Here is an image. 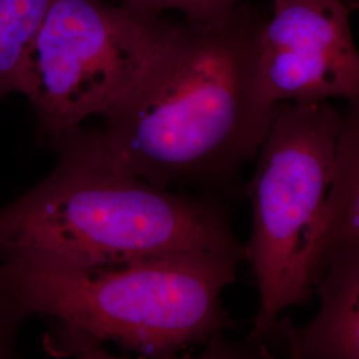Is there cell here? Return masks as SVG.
Here are the masks:
<instances>
[{"label": "cell", "mask_w": 359, "mask_h": 359, "mask_svg": "<svg viewBox=\"0 0 359 359\" xmlns=\"http://www.w3.org/2000/svg\"><path fill=\"white\" fill-rule=\"evenodd\" d=\"M262 19L240 4L210 20L179 22L165 51L96 130L120 167L169 189L225 179L256 158L278 107L259 90Z\"/></svg>", "instance_id": "6da1fadb"}, {"label": "cell", "mask_w": 359, "mask_h": 359, "mask_svg": "<svg viewBox=\"0 0 359 359\" xmlns=\"http://www.w3.org/2000/svg\"><path fill=\"white\" fill-rule=\"evenodd\" d=\"M285 339H286V344H287L289 359H304L302 358V355L298 353V350H297V347L294 346V344H293L290 339H287V338H285Z\"/></svg>", "instance_id": "5bb4252c"}, {"label": "cell", "mask_w": 359, "mask_h": 359, "mask_svg": "<svg viewBox=\"0 0 359 359\" xmlns=\"http://www.w3.org/2000/svg\"><path fill=\"white\" fill-rule=\"evenodd\" d=\"M177 26L114 0H56L27 55L18 92L55 142L121 102L165 51Z\"/></svg>", "instance_id": "5b68a950"}, {"label": "cell", "mask_w": 359, "mask_h": 359, "mask_svg": "<svg viewBox=\"0 0 359 359\" xmlns=\"http://www.w3.org/2000/svg\"><path fill=\"white\" fill-rule=\"evenodd\" d=\"M359 103L348 104L339 133L321 234L323 271L334 256L359 248Z\"/></svg>", "instance_id": "ba28073f"}, {"label": "cell", "mask_w": 359, "mask_h": 359, "mask_svg": "<svg viewBox=\"0 0 359 359\" xmlns=\"http://www.w3.org/2000/svg\"><path fill=\"white\" fill-rule=\"evenodd\" d=\"M316 292L321 306L305 326L277 323L304 359H359V248L334 256Z\"/></svg>", "instance_id": "52a82bcc"}, {"label": "cell", "mask_w": 359, "mask_h": 359, "mask_svg": "<svg viewBox=\"0 0 359 359\" xmlns=\"http://www.w3.org/2000/svg\"><path fill=\"white\" fill-rule=\"evenodd\" d=\"M22 318L23 316L0 285V339H13L15 327Z\"/></svg>", "instance_id": "7c38bea8"}, {"label": "cell", "mask_w": 359, "mask_h": 359, "mask_svg": "<svg viewBox=\"0 0 359 359\" xmlns=\"http://www.w3.org/2000/svg\"><path fill=\"white\" fill-rule=\"evenodd\" d=\"M344 120L332 103L280 104L259 147L249 184L253 226L244 248L258 287L249 342H262L283 310L306 304L321 281L325 203Z\"/></svg>", "instance_id": "277c9868"}, {"label": "cell", "mask_w": 359, "mask_h": 359, "mask_svg": "<svg viewBox=\"0 0 359 359\" xmlns=\"http://www.w3.org/2000/svg\"><path fill=\"white\" fill-rule=\"evenodd\" d=\"M56 0H0V97L18 90L31 46Z\"/></svg>", "instance_id": "9c48e42d"}, {"label": "cell", "mask_w": 359, "mask_h": 359, "mask_svg": "<svg viewBox=\"0 0 359 359\" xmlns=\"http://www.w3.org/2000/svg\"><path fill=\"white\" fill-rule=\"evenodd\" d=\"M47 347L55 355L74 359H129L109 353L104 344H100L83 334L55 326L46 339ZM157 359H274L264 342L240 344L226 339L219 333L209 339L205 350L196 357Z\"/></svg>", "instance_id": "30bf717a"}, {"label": "cell", "mask_w": 359, "mask_h": 359, "mask_svg": "<svg viewBox=\"0 0 359 359\" xmlns=\"http://www.w3.org/2000/svg\"><path fill=\"white\" fill-rule=\"evenodd\" d=\"M126 7L148 15H164L169 11L184 15L185 20L204 22L229 13L241 0H114Z\"/></svg>", "instance_id": "8fae6325"}, {"label": "cell", "mask_w": 359, "mask_h": 359, "mask_svg": "<svg viewBox=\"0 0 359 359\" xmlns=\"http://www.w3.org/2000/svg\"><path fill=\"white\" fill-rule=\"evenodd\" d=\"M13 341L0 339V359H13Z\"/></svg>", "instance_id": "4fadbf2b"}, {"label": "cell", "mask_w": 359, "mask_h": 359, "mask_svg": "<svg viewBox=\"0 0 359 359\" xmlns=\"http://www.w3.org/2000/svg\"><path fill=\"white\" fill-rule=\"evenodd\" d=\"M345 0H271L256 41L264 100L359 103V53Z\"/></svg>", "instance_id": "8992f818"}, {"label": "cell", "mask_w": 359, "mask_h": 359, "mask_svg": "<svg viewBox=\"0 0 359 359\" xmlns=\"http://www.w3.org/2000/svg\"><path fill=\"white\" fill-rule=\"evenodd\" d=\"M55 144L51 175L0 209V258L50 257L81 266L193 252L245 258L221 210L120 167L97 132L77 128Z\"/></svg>", "instance_id": "7a4b0ae2"}, {"label": "cell", "mask_w": 359, "mask_h": 359, "mask_svg": "<svg viewBox=\"0 0 359 359\" xmlns=\"http://www.w3.org/2000/svg\"><path fill=\"white\" fill-rule=\"evenodd\" d=\"M0 285L19 313L149 358H168L228 329L222 292L238 259L170 253L116 265L81 266L56 258H1Z\"/></svg>", "instance_id": "3957f363"}]
</instances>
